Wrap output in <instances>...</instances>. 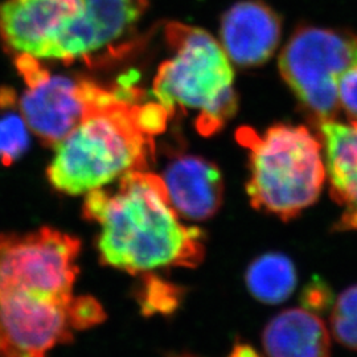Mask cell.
I'll use <instances>...</instances> for the list:
<instances>
[{"label": "cell", "mask_w": 357, "mask_h": 357, "mask_svg": "<svg viewBox=\"0 0 357 357\" xmlns=\"http://www.w3.org/2000/svg\"><path fill=\"white\" fill-rule=\"evenodd\" d=\"M331 331L336 342L357 351V284L336 299L332 307Z\"/></svg>", "instance_id": "16"}, {"label": "cell", "mask_w": 357, "mask_h": 357, "mask_svg": "<svg viewBox=\"0 0 357 357\" xmlns=\"http://www.w3.org/2000/svg\"><path fill=\"white\" fill-rule=\"evenodd\" d=\"M85 196L84 217L100 227L96 243L105 266L138 275L196 268L204 259L203 230L181 222L162 176L131 171L114 191L100 188Z\"/></svg>", "instance_id": "1"}, {"label": "cell", "mask_w": 357, "mask_h": 357, "mask_svg": "<svg viewBox=\"0 0 357 357\" xmlns=\"http://www.w3.org/2000/svg\"><path fill=\"white\" fill-rule=\"evenodd\" d=\"M268 357H330V333L307 308H289L270 320L262 333Z\"/></svg>", "instance_id": "14"}, {"label": "cell", "mask_w": 357, "mask_h": 357, "mask_svg": "<svg viewBox=\"0 0 357 357\" xmlns=\"http://www.w3.org/2000/svg\"><path fill=\"white\" fill-rule=\"evenodd\" d=\"M81 241L40 228L0 234V303H66L75 296Z\"/></svg>", "instance_id": "5"}, {"label": "cell", "mask_w": 357, "mask_h": 357, "mask_svg": "<svg viewBox=\"0 0 357 357\" xmlns=\"http://www.w3.org/2000/svg\"><path fill=\"white\" fill-rule=\"evenodd\" d=\"M70 315L76 331L88 330L106 320V312L102 305L89 295H75Z\"/></svg>", "instance_id": "18"}, {"label": "cell", "mask_w": 357, "mask_h": 357, "mask_svg": "<svg viewBox=\"0 0 357 357\" xmlns=\"http://www.w3.org/2000/svg\"><path fill=\"white\" fill-rule=\"evenodd\" d=\"M169 357H200L190 354H180V355H171ZM227 357H261L253 347L245 343H237L231 348L229 355Z\"/></svg>", "instance_id": "20"}, {"label": "cell", "mask_w": 357, "mask_h": 357, "mask_svg": "<svg viewBox=\"0 0 357 357\" xmlns=\"http://www.w3.org/2000/svg\"><path fill=\"white\" fill-rule=\"evenodd\" d=\"M147 0H85L82 11L59 32L45 60L65 64L76 60H96V56L115 48L138 23Z\"/></svg>", "instance_id": "8"}, {"label": "cell", "mask_w": 357, "mask_h": 357, "mask_svg": "<svg viewBox=\"0 0 357 357\" xmlns=\"http://www.w3.org/2000/svg\"><path fill=\"white\" fill-rule=\"evenodd\" d=\"M355 65L356 35L315 26L298 29L280 56L283 79L319 122L335 119L339 81Z\"/></svg>", "instance_id": "6"}, {"label": "cell", "mask_w": 357, "mask_h": 357, "mask_svg": "<svg viewBox=\"0 0 357 357\" xmlns=\"http://www.w3.org/2000/svg\"><path fill=\"white\" fill-rule=\"evenodd\" d=\"M72 302L0 303V357H45L72 342Z\"/></svg>", "instance_id": "9"}, {"label": "cell", "mask_w": 357, "mask_h": 357, "mask_svg": "<svg viewBox=\"0 0 357 357\" xmlns=\"http://www.w3.org/2000/svg\"><path fill=\"white\" fill-rule=\"evenodd\" d=\"M249 150L246 192L255 209L289 221L319 199L327 178L320 143L306 128L278 125L259 134L237 131Z\"/></svg>", "instance_id": "4"}, {"label": "cell", "mask_w": 357, "mask_h": 357, "mask_svg": "<svg viewBox=\"0 0 357 357\" xmlns=\"http://www.w3.org/2000/svg\"><path fill=\"white\" fill-rule=\"evenodd\" d=\"M20 75L28 86L20 100L22 116L40 141L56 146L86 114L94 82L52 76L40 63L28 65Z\"/></svg>", "instance_id": "7"}, {"label": "cell", "mask_w": 357, "mask_h": 357, "mask_svg": "<svg viewBox=\"0 0 357 357\" xmlns=\"http://www.w3.org/2000/svg\"><path fill=\"white\" fill-rule=\"evenodd\" d=\"M139 100L130 85L107 89L93 84L86 114L54 146L47 178L56 191L86 195L131 171L149 169L153 135L166 128L169 115L160 103Z\"/></svg>", "instance_id": "2"}, {"label": "cell", "mask_w": 357, "mask_h": 357, "mask_svg": "<svg viewBox=\"0 0 357 357\" xmlns=\"http://www.w3.org/2000/svg\"><path fill=\"white\" fill-rule=\"evenodd\" d=\"M296 268L282 253L259 255L245 273V283L255 301L265 305H280L287 301L296 287Z\"/></svg>", "instance_id": "15"}, {"label": "cell", "mask_w": 357, "mask_h": 357, "mask_svg": "<svg viewBox=\"0 0 357 357\" xmlns=\"http://www.w3.org/2000/svg\"><path fill=\"white\" fill-rule=\"evenodd\" d=\"M85 0H4L0 38L7 50L45 60L53 40L82 11Z\"/></svg>", "instance_id": "10"}, {"label": "cell", "mask_w": 357, "mask_h": 357, "mask_svg": "<svg viewBox=\"0 0 357 357\" xmlns=\"http://www.w3.org/2000/svg\"><path fill=\"white\" fill-rule=\"evenodd\" d=\"M166 38L172 56L153 79L156 102L168 115L196 113L197 131L209 137L220 131L237 109L234 72L216 38L204 29L171 23Z\"/></svg>", "instance_id": "3"}, {"label": "cell", "mask_w": 357, "mask_h": 357, "mask_svg": "<svg viewBox=\"0 0 357 357\" xmlns=\"http://www.w3.org/2000/svg\"><path fill=\"white\" fill-rule=\"evenodd\" d=\"M332 199L342 208L337 231H357V121L320 122Z\"/></svg>", "instance_id": "13"}, {"label": "cell", "mask_w": 357, "mask_h": 357, "mask_svg": "<svg viewBox=\"0 0 357 357\" xmlns=\"http://www.w3.org/2000/svg\"><path fill=\"white\" fill-rule=\"evenodd\" d=\"M28 126L23 116L8 114L0 119V163L10 166L29 146Z\"/></svg>", "instance_id": "17"}, {"label": "cell", "mask_w": 357, "mask_h": 357, "mask_svg": "<svg viewBox=\"0 0 357 357\" xmlns=\"http://www.w3.org/2000/svg\"><path fill=\"white\" fill-rule=\"evenodd\" d=\"M337 97L340 109L357 121V65L348 69L337 85Z\"/></svg>", "instance_id": "19"}, {"label": "cell", "mask_w": 357, "mask_h": 357, "mask_svg": "<svg viewBox=\"0 0 357 357\" xmlns=\"http://www.w3.org/2000/svg\"><path fill=\"white\" fill-rule=\"evenodd\" d=\"M163 181L178 216L206 221L222 204L224 183L213 163L195 155H178L167 165Z\"/></svg>", "instance_id": "12"}, {"label": "cell", "mask_w": 357, "mask_h": 357, "mask_svg": "<svg viewBox=\"0 0 357 357\" xmlns=\"http://www.w3.org/2000/svg\"><path fill=\"white\" fill-rule=\"evenodd\" d=\"M221 47L240 66L266 63L281 40V20L270 7L246 0L229 8L221 22Z\"/></svg>", "instance_id": "11"}]
</instances>
